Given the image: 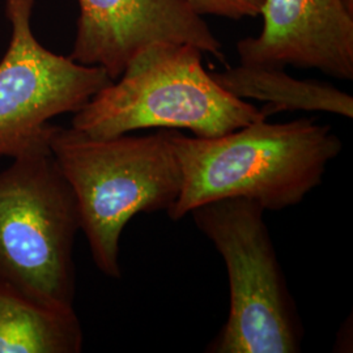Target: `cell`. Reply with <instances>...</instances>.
<instances>
[{"mask_svg": "<svg viewBox=\"0 0 353 353\" xmlns=\"http://www.w3.org/2000/svg\"><path fill=\"white\" fill-rule=\"evenodd\" d=\"M211 75L230 94L241 100L265 102L275 113L305 110L353 118L351 94L327 83L299 80L288 75L285 68L240 64Z\"/></svg>", "mask_w": 353, "mask_h": 353, "instance_id": "30bf717a", "label": "cell"}, {"mask_svg": "<svg viewBox=\"0 0 353 353\" xmlns=\"http://www.w3.org/2000/svg\"><path fill=\"white\" fill-rule=\"evenodd\" d=\"M182 170V189L169 219L227 198L259 203L265 211L297 205L316 189L327 165L341 154L331 126L303 118L285 123L256 121L217 138L186 137L169 130Z\"/></svg>", "mask_w": 353, "mask_h": 353, "instance_id": "6da1fadb", "label": "cell"}, {"mask_svg": "<svg viewBox=\"0 0 353 353\" xmlns=\"http://www.w3.org/2000/svg\"><path fill=\"white\" fill-rule=\"evenodd\" d=\"M36 0H7L11 26L0 61V159L48 144L50 119L79 112L113 80L97 65L77 63L39 43L32 28Z\"/></svg>", "mask_w": 353, "mask_h": 353, "instance_id": "8992f818", "label": "cell"}, {"mask_svg": "<svg viewBox=\"0 0 353 353\" xmlns=\"http://www.w3.org/2000/svg\"><path fill=\"white\" fill-rule=\"evenodd\" d=\"M198 16H219L230 20L262 14L267 0H183Z\"/></svg>", "mask_w": 353, "mask_h": 353, "instance_id": "8fae6325", "label": "cell"}, {"mask_svg": "<svg viewBox=\"0 0 353 353\" xmlns=\"http://www.w3.org/2000/svg\"><path fill=\"white\" fill-rule=\"evenodd\" d=\"M49 147L75 192L92 259L119 279V242L139 214L168 212L182 189V170L169 130L145 137L89 138L75 128L51 127Z\"/></svg>", "mask_w": 353, "mask_h": 353, "instance_id": "3957f363", "label": "cell"}, {"mask_svg": "<svg viewBox=\"0 0 353 353\" xmlns=\"http://www.w3.org/2000/svg\"><path fill=\"white\" fill-rule=\"evenodd\" d=\"M70 58L101 67L112 80L152 42L189 43L225 63L223 43L183 0H77Z\"/></svg>", "mask_w": 353, "mask_h": 353, "instance_id": "52a82bcc", "label": "cell"}, {"mask_svg": "<svg viewBox=\"0 0 353 353\" xmlns=\"http://www.w3.org/2000/svg\"><path fill=\"white\" fill-rule=\"evenodd\" d=\"M259 36L237 43L240 64L319 70L353 79V16L341 0H267Z\"/></svg>", "mask_w": 353, "mask_h": 353, "instance_id": "ba28073f", "label": "cell"}, {"mask_svg": "<svg viewBox=\"0 0 353 353\" xmlns=\"http://www.w3.org/2000/svg\"><path fill=\"white\" fill-rule=\"evenodd\" d=\"M79 230L75 192L49 143L0 170V283L33 301L74 307Z\"/></svg>", "mask_w": 353, "mask_h": 353, "instance_id": "277c9868", "label": "cell"}, {"mask_svg": "<svg viewBox=\"0 0 353 353\" xmlns=\"http://www.w3.org/2000/svg\"><path fill=\"white\" fill-rule=\"evenodd\" d=\"M83 344L75 307L39 303L0 283V353H79Z\"/></svg>", "mask_w": 353, "mask_h": 353, "instance_id": "9c48e42d", "label": "cell"}, {"mask_svg": "<svg viewBox=\"0 0 353 353\" xmlns=\"http://www.w3.org/2000/svg\"><path fill=\"white\" fill-rule=\"evenodd\" d=\"M265 210L245 198L194 208L195 225L227 265L230 307L227 323L210 345L212 353H299L303 322L290 294Z\"/></svg>", "mask_w": 353, "mask_h": 353, "instance_id": "5b68a950", "label": "cell"}, {"mask_svg": "<svg viewBox=\"0 0 353 353\" xmlns=\"http://www.w3.org/2000/svg\"><path fill=\"white\" fill-rule=\"evenodd\" d=\"M202 54L189 43L152 42L74 114L71 127L96 139L145 128L217 138L275 114L270 105L258 109L219 85L204 70Z\"/></svg>", "mask_w": 353, "mask_h": 353, "instance_id": "7a4b0ae2", "label": "cell"}, {"mask_svg": "<svg viewBox=\"0 0 353 353\" xmlns=\"http://www.w3.org/2000/svg\"><path fill=\"white\" fill-rule=\"evenodd\" d=\"M341 3L345 7V10L353 16V0H341Z\"/></svg>", "mask_w": 353, "mask_h": 353, "instance_id": "7c38bea8", "label": "cell"}]
</instances>
